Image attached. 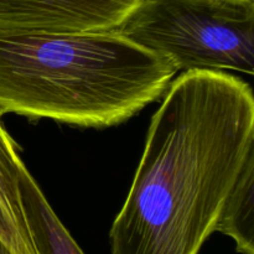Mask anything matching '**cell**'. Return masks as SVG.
<instances>
[{
  "mask_svg": "<svg viewBox=\"0 0 254 254\" xmlns=\"http://www.w3.org/2000/svg\"><path fill=\"white\" fill-rule=\"evenodd\" d=\"M151 117L111 254H198L254 154L252 87L223 71L181 72Z\"/></svg>",
  "mask_w": 254,
  "mask_h": 254,
  "instance_id": "6da1fadb",
  "label": "cell"
},
{
  "mask_svg": "<svg viewBox=\"0 0 254 254\" xmlns=\"http://www.w3.org/2000/svg\"><path fill=\"white\" fill-rule=\"evenodd\" d=\"M178 71L117 31L0 32V116L118 126L158 101Z\"/></svg>",
  "mask_w": 254,
  "mask_h": 254,
  "instance_id": "7a4b0ae2",
  "label": "cell"
},
{
  "mask_svg": "<svg viewBox=\"0 0 254 254\" xmlns=\"http://www.w3.org/2000/svg\"><path fill=\"white\" fill-rule=\"evenodd\" d=\"M116 31L169 60L178 73H254V1L143 0Z\"/></svg>",
  "mask_w": 254,
  "mask_h": 254,
  "instance_id": "3957f363",
  "label": "cell"
},
{
  "mask_svg": "<svg viewBox=\"0 0 254 254\" xmlns=\"http://www.w3.org/2000/svg\"><path fill=\"white\" fill-rule=\"evenodd\" d=\"M143 0H0V32L116 31Z\"/></svg>",
  "mask_w": 254,
  "mask_h": 254,
  "instance_id": "277c9868",
  "label": "cell"
},
{
  "mask_svg": "<svg viewBox=\"0 0 254 254\" xmlns=\"http://www.w3.org/2000/svg\"><path fill=\"white\" fill-rule=\"evenodd\" d=\"M24 165L0 116V241L12 254H37L22 208L19 176Z\"/></svg>",
  "mask_w": 254,
  "mask_h": 254,
  "instance_id": "5b68a950",
  "label": "cell"
},
{
  "mask_svg": "<svg viewBox=\"0 0 254 254\" xmlns=\"http://www.w3.org/2000/svg\"><path fill=\"white\" fill-rule=\"evenodd\" d=\"M19 188L24 215L37 254H86L52 210L25 164L20 170Z\"/></svg>",
  "mask_w": 254,
  "mask_h": 254,
  "instance_id": "8992f818",
  "label": "cell"
},
{
  "mask_svg": "<svg viewBox=\"0 0 254 254\" xmlns=\"http://www.w3.org/2000/svg\"><path fill=\"white\" fill-rule=\"evenodd\" d=\"M254 154L250 156L225 201L216 232L235 242L240 254H254Z\"/></svg>",
  "mask_w": 254,
  "mask_h": 254,
  "instance_id": "52a82bcc",
  "label": "cell"
},
{
  "mask_svg": "<svg viewBox=\"0 0 254 254\" xmlns=\"http://www.w3.org/2000/svg\"><path fill=\"white\" fill-rule=\"evenodd\" d=\"M0 254H12L11 251H10L1 241H0Z\"/></svg>",
  "mask_w": 254,
  "mask_h": 254,
  "instance_id": "ba28073f",
  "label": "cell"
},
{
  "mask_svg": "<svg viewBox=\"0 0 254 254\" xmlns=\"http://www.w3.org/2000/svg\"><path fill=\"white\" fill-rule=\"evenodd\" d=\"M231 1H237V2H252L254 0H231Z\"/></svg>",
  "mask_w": 254,
  "mask_h": 254,
  "instance_id": "9c48e42d",
  "label": "cell"
}]
</instances>
